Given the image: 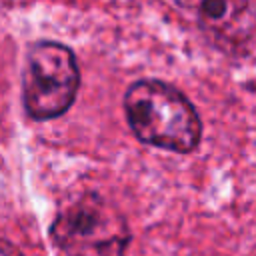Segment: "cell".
Returning a JSON list of instances; mask_svg holds the SVG:
<instances>
[{
	"instance_id": "4",
	"label": "cell",
	"mask_w": 256,
	"mask_h": 256,
	"mask_svg": "<svg viewBox=\"0 0 256 256\" xmlns=\"http://www.w3.org/2000/svg\"><path fill=\"white\" fill-rule=\"evenodd\" d=\"M204 36L222 50H238L256 34V0H174Z\"/></svg>"
},
{
	"instance_id": "2",
	"label": "cell",
	"mask_w": 256,
	"mask_h": 256,
	"mask_svg": "<svg viewBox=\"0 0 256 256\" xmlns=\"http://www.w3.org/2000/svg\"><path fill=\"white\" fill-rule=\"evenodd\" d=\"M50 234L60 256H124L130 242L124 216L98 194L70 202L56 216Z\"/></svg>"
},
{
	"instance_id": "1",
	"label": "cell",
	"mask_w": 256,
	"mask_h": 256,
	"mask_svg": "<svg viewBox=\"0 0 256 256\" xmlns=\"http://www.w3.org/2000/svg\"><path fill=\"white\" fill-rule=\"evenodd\" d=\"M124 110L138 140L170 152H192L202 122L188 98L160 80H138L124 94Z\"/></svg>"
},
{
	"instance_id": "5",
	"label": "cell",
	"mask_w": 256,
	"mask_h": 256,
	"mask_svg": "<svg viewBox=\"0 0 256 256\" xmlns=\"http://www.w3.org/2000/svg\"><path fill=\"white\" fill-rule=\"evenodd\" d=\"M0 256H22V252L12 242L0 238Z\"/></svg>"
},
{
	"instance_id": "3",
	"label": "cell",
	"mask_w": 256,
	"mask_h": 256,
	"mask_svg": "<svg viewBox=\"0 0 256 256\" xmlns=\"http://www.w3.org/2000/svg\"><path fill=\"white\" fill-rule=\"evenodd\" d=\"M80 72L70 48L58 42H36L26 56L22 100L30 118L50 120L64 114L78 92Z\"/></svg>"
}]
</instances>
